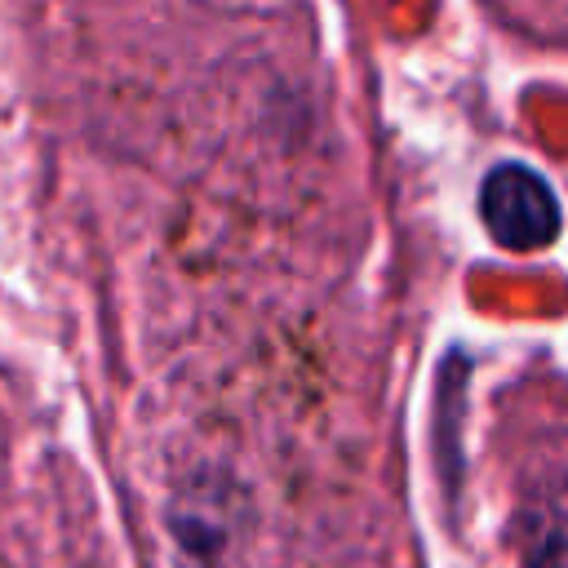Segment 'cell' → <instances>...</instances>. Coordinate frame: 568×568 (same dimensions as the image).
I'll return each mask as SVG.
<instances>
[{
    "mask_svg": "<svg viewBox=\"0 0 568 568\" xmlns=\"http://www.w3.org/2000/svg\"><path fill=\"white\" fill-rule=\"evenodd\" d=\"M524 568H568V479L532 506Z\"/></svg>",
    "mask_w": 568,
    "mask_h": 568,
    "instance_id": "cell-2",
    "label": "cell"
},
{
    "mask_svg": "<svg viewBox=\"0 0 568 568\" xmlns=\"http://www.w3.org/2000/svg\"><path fill=\"white\" fill-rule=\"evenodd\" d=\"M479 213L501 248L537 253L559 235V204L528 164H497L479 186Z\"/></svg>",
    "mask_w": 568,
    "mask_h": 568,
    "instance_id": "cell-1",
    "label": "cell"
}]
</instances>
